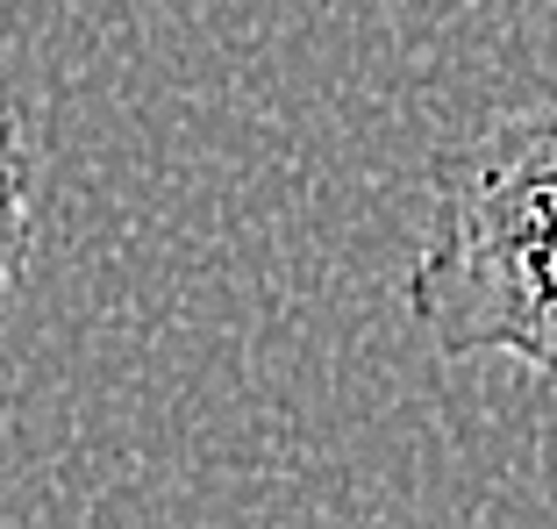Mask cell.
I'll use <instances>...</instances> for the list:
<instances>
[{"label": "cell", "instance_id": "1", "mask_svg": "<svg viewBox=\"0 0 557 529\" xmlns=\"http://www.w3.org/2000/svg\"><path fill=\"white\" fill-rule=\"evenodd\" d=\"M408 315L443 358H515L557 386V100L458 136L429 165Z\"/></svg>", "mask_w": 557, "mask_h": 529}, {"label": "cell", "instance_id": "2", "mask_svg": "<svg viewBox=\"0 0 557 529\" xmlns=\"http://www.w3.org/2000/svg\"><path fill=\"white\" fill-rule=\"evenodd\" d=\"M36 244V165L15 115H0V294H22Z\"/></svg>", "mask_w": 557, "mask_h": 529}, {"label": "cell", "instance_id": "3", "mask_svg": "<svg viewBox=\"0 0 557 529\" xmlns=\"http://www.w3.org/2000/svg\"><path fill=\"white\" fill-rule=\"evenodd\" d=\"M8 308H15V294H0V322H8Z\"/></svg>", "mask_w": 557, "mask_h": 529}]
</instances>
